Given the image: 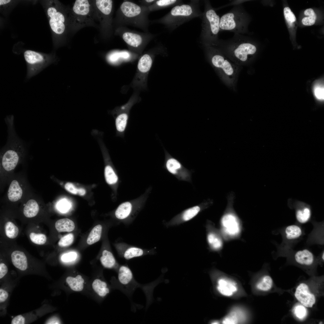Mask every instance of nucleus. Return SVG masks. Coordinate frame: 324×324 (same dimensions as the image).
I'll return each instance as SVG.
<instances>
[{
  "mask_svg": "<svg viewBox=\"0 0 324 324\" xmlns=\"http://www.w3.org/2000/svg\"><path fill=\"white\" fill-rule=\"evenodd\" d=\"M217 44L220 52L238 65L251 61L257 51L256 44L251 37L242 34H234L232 38Z\"/></svg>",
  "mask_w": 324,
  "mask_h": 324,
  "instance_id": "1",
  "label": "nucleus"
},
{
  "mask_svg": "<svg viewBox=\"0 0 324 324\" xmlns=\"http://www.w3.org/2000/svg\"><path fill=\"white\" fill-rule=\"evenodd\" d=\"M251 21V16L242 4L235 5L220 18V31H230L234 34H249Z\"/></svg>",
  "mask_w": 324,
  "mask_h": 324,
  "instance_id": "2",
  "label": "nucleus"
},
{
  "mask_svg": "<svg viewBox=\"0 0 324 324\" xmlns=\"http://www.w3.org/2000/svg\"><path fill=\"white\" fill-rule=\"evenodd\" d=\"M118 279L124 293L128 296H130L137 288H142L146 297L147 305H149L152 300V284L141 285L138 283L135 279L131 270L126 265H121L119 267Z\"/></svg>",
  "mask_w": 324,
  "mask_h": 324,
  "instance_id": "3",
  "label": "nucleus"
},
{
  "mask_svg": "<svg viewBox=\"0 0 324 324\" xmlns=\"http://www.w3.org/2000/svg\"><path fill=\"white\" fill-rule=\"evenodd\" d=\"M24 57L27 65L26 79L35 76L51 63L52 56L32 50H27L23 53Z\"/></svg>",
  "mask_w": 324,
  "mask_h": 324,
  "instance_id": "4",
  "label": "nucleus"
},
{
  "mask_svg": "<svg viewBox=\"0 0 324 324\" xmlns=\"http://www.w3.org/2000/svg\"><path fill=\"white\" fill-rule=\"evenodd\" d=\"M147 7L143 8L130 1L124 2L120 7V15L124 24L140 26L141 22L146 19V13L148 11Z\"/></svg>",
  "mask_w": 324,
  "mask_h": 324,
  "instance_id": "5",
  "label": "nucleus"
},
{
  "mask_svg": "<svg viewBox=\"0 0 324 324\" xmlns=\"http://www.w3.org/2000/svg\"><path fill=\"white\" fill-rule=\"evenodd\" d=\"M47 4L46 10L50 28L55 34H62L66 28L65 15L56 1H49Z\"/></svg>",
  "mask_w": 324,
  "mask_h": 324,
  "instance_id": "6",
  "label": "nucleus"
},
{
  "mask_svg": "<svg viewBox=\"0 0 324 324\" xmlns=\"http://www.w3.org/2000/svg\"><path fill=\"white\" fill-rule=\"evenodd\" d=\"M143 205V202L139 200L124 202L116 209L115 216L124 224H129L134 220Z\"/></svg>",
  "mask_w": 324,
  "mask_h": 324,
  "instance_id": "7",
  "label": "nucleus"
},
{
  "mask_svg": "<svg viewBox=\"0 0 324 324\" xmlns=\"http://www.w3.org/2000/svg\"><path fill=\"white\" fill-rule=\"evenodd\" d=\"M208 6L205 15L206 38L209 43L216 44L220 31V18L214 10Z\"/></svg>",
  "mask_w": 324,
  "mask_h": 324,
  "instance_id": "8",
  "label": "nucleus"
},
{
  "mask_svg": "<svg viewBox=\"0 0 324 324\" xmlns=\"http://www.w3.org/2000/svg\"><path fill=\"white\" fill-rule=\"evenodd\" d=\"M116 247L121 257L127 260L154 253L153 250L141 248L124 242L118 243Z\"/></svg>",
  "mask_w": 324,
  "mask_h": 324,
  "instance_id": "9",
  "label": "nucleus"
},
{
  "mask_svg": "<svg viewBox=\"0 0 324 324\" xmlns=\"http://www.w3.org/2000/svg\"><path fill=\"white\" fill-rule=\"evenodd\" d=\"M220 223L224 233L229 236H236L240 232L239 219L233 212H228L224 214L221 218Z\"/></svg>",
  "mask_w": 324,
  "mask_h": 324,
  "instance_id": "10",
  "label": "nucleus"
},
{
  "mask_svg": "<svg viewBox=\"0 0 324 324\" xmlns=\"http://www.w3.org/2000/svg\"><path fill=\"white\" fill-rule=\"evenodd\" d=\"M211 62L214 66L221 69L228 76L232 75L238 68V65L231 62L221 52L212 56Z\"/></svg>",
  "mask_w": 324,
  "mask_h": 324,
  "instance_id": "11",
  "label": "nucleus"
},
{
  "mask_svg": "<svg viewBox=\"0 0 324 324\" xmlns=\"http://www.w3.org/2000/svg\"><path fill=\"white\" fill-rule=\"evenodd\" d=\"M295 296L304 306L312 308L316 302L314 295L311 293L308 286L305 283L300 284L296 289Z\"/></svg>",
  "mask_w": 324,
  "mask_h": 324,
  "instance_id": "12",
  "label": "nucleus"
},
{
  "mask_svg": "<svg viewBox=\"0 0 324 324\" xmlns=\"http://www.w3.org/2000/svg\"><path fill=\"white\" fill-rule=\"evenodd\" d=\"M91 8L88 0H76L72 8V13L75 20L78 22L79 23H82L89 16Z\"/></svg>",
  "mask_w": 324,
  "mask_h": 324,
  "instance_id": "13",
  "label": "nucleus"
},
{
  "mask_svg": "<svg viewBox=\"0 0 324 324\" xmlns=\"http://www.w3.org/2000/svg\"><path fill=\"white\" fill-rule=\"evenodd\" d=\"M122 37L129 47L135 49L143 47L146 42L143 35L128 30L123 32Z\"/></svg>",
  "mask_w": 324,
  "mask_h": 324,
  "instance_id": "14",
  "label": "nucleus"
},
{
  "mask_svg": "<svg viewBox=\"0 0 324 324\" xmlns=\"http://www.w3.org/2000/svg\"><path fill=\"white\" fill-rule=\"evenodd\" d=\"M201 208L196 206L184 211L181 214L166 224V226L169 227L178 225L188 221L193 218L200 212Z\"/></svg>",
  "mask_w": 324,
  "mask_h": 324,
  "instance_id": "15",
  "label": "nucleus"
},
{
  "mask_svg": "<svg viewBox=\"0 0 324 324\" xmlns=\"http://www.w3.org/2000/svg\"><path fill=\"white\" fill-rule=\"evenodd\" d=\"M294 257L297 263L306 266L311 265L313 263L314 260L313 254L307 249L297 251L295 254Z\"/></svg>",
  "mask_w": 324,
  "mask_h": 324,
  "instance_id": "16",
  "label": "nucleus"
},
{
  "mask_svg": "<svg viewBox=\"0 0 324 324\" xmlns=\"http://www.w3.org/2000/svg\"><path fill=\"white\" fill-rule=\"evenodd\" d=\"M11 259L13 265L22 270H26L28 266L27 257L24 252L15 250L12 253Z\"/></svg>",
  "mask_w": 324,
  "mask_h": 324,
  "instance_id": "17",
  "label": "nucleus"
},
{
  "mask_svg": "<svg viewBox=\"0 0 324 324\" xmlns=\"http://www.w3.org/2000/svg\"><path fill=\"white\" fill-rule=\"evenodd\" d=\"M218 290L221 294L225 296H231L233 292L237 290L236 284L233 282L221 279L218 280Z\"/></svg>",
  "mask_w": 324,
  "mask_h": 324,
  "instance_id": "18",
  "label": "nucleus"
},
{
  "mask_svg": "<svg viewBox=\"0 0 324 324\" xmlns=\"http://www.w3.org/2000/svg\"><path fill=\"white\" fill-rule=\"evenodd\" d=\"M207 239L209 247L212 250L218 251L221 248L222 241L218 234L214 230L208 229Z\"/></svg>",
  "mask_w": 324,
  "mask_h": 324,
  "instance_id": "19",
  "label": "nucleus"
},
{
  "mask_svg": "<svg viewBox=\"0 0 324 324\" xmlns=\"http://www.w3.org/2000/svg\"><path fill=\"white\" fill-rule=\"evenodd\" d=\"M22 191L18 182L16 180H13L9 187L8 196L9 200L12 202H16L21 199Z\"/></svg>",
  "mask_w": 324,
  "mask_h": 324,
  "instance_id": "20",
  "label": "nucleus"
},
{
  "mask_svg": "<svg viewBox=\"0 0 324 324\" xmlns=\"http://www.w3.org/2000/svg\"><path fill=\"white\" fill-rule=\"evenodd\" d=\"M97 8L103 16L109 17L112 12L113 2L111 0H97L95 1Z\"/></svg>",
  "mask_w": 324,
  "mask_h": 324,
  "instance_id": "21",
  "label": "nucleus"
},
{
  "mask_svg": "<svg viewBox=\"0 0 324 324\" xmlns=\"http://www.w3.org/2000/svg\"><path fill=\"white\" fill-rule=\"evenodd\" d=\"M100 260L101 264L105 268H112L118 267L114 256L109 250H104L103 251Z\"/></svg>",
  "mask_w": 324,
  "mask_h": 324,
  "instance_id": "22",
  "label": "nucleus"
},
{
  "mask_svg": "<svg viewBox=\"0 0 324 324\" xmlns=\"http://www.w3.org/2000/svg\"><path fill=\"white\" fill-rule=\"evenodd\" d=\"M286 238L290 240H294L300 238L302 233L301 227L296 225L292 224L287 226L284 230Z\"/></svg>",
  "mask_w": 324,
  "mask_h": 324,
  "instance_id": "23",
  "label": "nucleus"
},
{
  "mask_svg": "<svg viewBox=\"0 0 324 324\" xmlns=\"http://www.w3.org/2000/svg\"><path fill=\"white\" fill-rule=\"evenodd\" d=\"M55 227L59 232H70L74 230L75 226L73 221L65 218L57 220L55 223Z\"/></svg>",
  "mask_w": 324,
  "mask_h": 324,
  "instance_id": "24",
  "label": "nucleus"
},
{
  "mask_svg": "<svg viewBox=\"0 0 324 324\" xmlns=\"http://www.w3.org/2000/svg\"><path fill=\"white\" fill-rule=\"evenodd\" d=\"M39 211V206L34 200H29L26 204L23 210L24 215L27 218H32L36 216Z\"/></svg>",
  "mask_w": 324,
  "mask_h": 324,
  "instance_id": "25",
  "label": "nucleus"
},
{
  "mask_svg": "<svg viewBox=\"0 0 324 324\" xmlns=\"http://www.w3.org/2000/svg\"><path fill=\"white\" fill-rule=\"evenodd\" d=\"M92 287L94 291L101 297L105 296L110 292L106 283L99 279L94 280Z\"/></svg>",
  "mask_w": 324,
  "mask_h": 324,
  "instance_id": "26",
  "label": "nucleus"
},
{
  "mask_svg": "<svg viewBox=\"0 0 324 324\" xmlns=\"http://www.w3.org/2000/svg\"><path fill=\"white\" fill-rule=\"evenodd\" d=\"M66 282L73 291L79 292L83 289L84 280L80 275L75 278L68 277L66 279Z\"/></svg>",
  "mask_w": 324,
  "mask_h": 324,
  "instance_id": "27",
  "label": "nucleus"
},
{
  "mask_svg": "<svg viewBox=\"0 0 324 324\" xmlns=\"http://www.w3.org/2000/svg\"><path fill=\"white\" fill-rule=\"evenodd\" d=\"M152 60L150 56L148 54L143 55L139 59L137 65L138 69L140 72L146 73L151 67Z\"/></svg>",
  "mask_w": 324,
  "mask_h": 324,
  "instance_id": "28",
  "label": "nucleus"
},
{
  "mask_svg": "<svg viewBox=\"0 0 324 324\" xmlns=\"http://www.w3.org/2000/svg\"><path fill=\"white\" fill-rule=\"evenodd\" d=\"M192 13L191 7L188 4H183L174 7L171 10L170 13L173 16H188Z\"/></svg>",
  "mask_w": 324,
  "mask_h": 324,
  "instance_id": "29",
  "label": "nucleus"
},
{
  "mask_svg": "<svg viewBox=\"0 0 324 324\" xmlns=\"http://www.w3.org/2000/svg\"><path fill=\"white\" fill-rule=\"evenodd\" d=\"M102 230V227L100 224L94 227L87 238V243L89 245H91L98 241L101 237Z\"/></svg>",
  "mask_w": 324,
  "mask_h": 324,
  "instance_id": "30",
  "label": "nucleus"
},
{
  "mask_svg": "<svg viewBox=\"0 0 324 324\" xmlns=\"http://www.w3.org/2000/svg\"><path fill=\"white\" fill-rule=\"evenodd\" d=\"M104 176L106 183L109 185H114L118 182V176L110 165H107L105 167Z\"/></svg>",
  "mask_w": 324,
  "mask_h": 324,
  "instance_id": "31",
  "label": "nucleus"
},
{
  "mask_svg": "<svg viewBox=\"0 0 324 324\" xmlns=\"http://www.w3.org/2000/svg\"><path fill=\"white\" fill-rule=\"evenodd\" d=\"M311 214L310 209L308 207H304L298 209L296 211V218L300 223L304 224L309 220L310 218Z\"/></svg>",
  "mask_w": 324,
  "mask_h": 324,
  "instance_id": "32",
  "label": "nucleus"
},
{
  "mask_svg": "<svg viewBox=\"0 0 324 324\" xmlns=\"http://www.w3.org/2000/svg\"><path fill=\"white\" fill-rule=\"evenodd\" d=\"M128 115L125 113H123L118 115L116 117L115 124L117 130L119 132H123L126 127Z\"/></svg>",
  "mask_w": 324,
  "mask_h": 324,
  "instance_id": "33",
  "label": "nucleus"
},
{
  "mask_svg": "<svg viewBox=\"0 0 324 324\" xmlns=\"http://www.w3.org/2000/svg\"><path fill=\"white\" fill-rule=\"evenodd\" d=\"M304 14L308 17H305L302 20V23L305 26H310L314 25L316 19V15L313 10L311 8L306 9Z\"/></svg>",
  "mask_w": 324,
  "mask_h": 324,
  "instance_id": "34",
  "label": "nucleus"
},
{
  "mask_svg": "<svg viewBox=\"0 0 324 324\" xmlns=\"http://www.w3.org/2000/svg\"><path fill=\"white\" fill-rule=\"evenodd\" d=\"M5 230L6 235L9 238H15L18 235V228L11 222L8 221L6 223Z\"/></svg>",
  "mask_w": 324,
  "mask_h": 324,
  "instance_id": "35",
  "label": "nucleus"
},
{
  "mask_svg": "<svg viewBox=\"0 0 324 324\" xmlns=\"http://www.w3.org/2000/svg\"><path fill=\"white\" fill-rule=\"evenodd\" d=\"M273 281L271 278L269 276H264L261 280L257 283L256 287L260 290L267 291L272 287Z\"/></svg>",
  "mask_w": 324,
  "mask_h": 324,
  "instance_id": "36",
  "label": "nucleus"
},
{
  "mask_svg": "<svg viewBox=\"0 0 324 324\" xmlns=\"http://www.w3.org/2000/svg\"><path fill=\"white\" fill-rule=\"evenodd\" d=\"M166 166L168 170L172 174H175L181 167L180 163L174 158L169 159L166 163Z\"/></svg>",
  "mask_w": 324,
  "mask_h": 324,
  "instance_id": "37",
  "label": "nucleus"
},
{
  "mask_svg": "<svg viewBox=\"0 0 324 324\" xmlns=\"http://www.w3.org/2000/svg\"><path fill=\"white\" fill-rule=\"evenodd\" d=\"M57 209L60 212L64 213L68 212L71 207V202L68 200L64 198L60 200L56 205Z\"/></svg>",
  "mask_w": 324,
  "mask_h": 324,
  "instance_id": "38",
  "label": "nucleus"
},
{
  "mask_svg": "<svg viewBox=\"0 0 324 324\" xmlns=\"http://www.w3.org/2000/svg\"><path fill=\"white\" fill-rule=\"evenodd\" d=\"M65 189L70 193L75 195L83 196L86 193V190L83 188H77L74 185L70 182H67L65 185Z\"/></svg>",
  "mask_w": 324,
  "mask_h": 324,
  "instance_id": "39",
  "label": "nucleus"
},
{
  "mask_svg": "<svg viewBox=\"0 0 324 324\" xmlns=\"http://www.w3.org/2000/svg\"><path fill=\"white\" fill-rule=\"evenodd\" d=\"M29 237L32 242L38 245L44 244L46 242L47 239L45 235L43 234H37L33 232L30 233Z\"/></svg>",
  "mask_w": 324,
  "mask_h": 324,
  "instance_id": "40",
  "label": "nucleus"
},
{
  "mask_svg": "<svg viewBox=\"0 0 324 324\" xmlns=\"http://www.w3.org/2000/svg\"><path fill=\"white\" fill-rule=\"evenodd\" d=\"M74 239L73 234L72 233H69L61 238L58 244L59 246L61 247H68L72 244Z\"/></svg>",
  "mask_w": 324,
  "mask_h": 324,
  "instance_id": "41",
  "label": "nucleus"
},
{
  "mask_svg": "<svg viewBox=\"0 0 324 324\" xmlns=\"http://www.w3.org/2000/svg\"><path fill=\"white\" fill-rule=\"evenodd\" d=\"M294 314L298 319L302 320L306 316L307 311L306 308L303 305H298L295 307L294 309Z\"/></svg>",
  "mask_w": 324,
  "mask_h": 324,
  "instance_id": "42",
  "label": "nucleus"
},
{
  "mask_svg": "<svg viewBox=\"0 0 324 324\" xmlns=\"http://www.w3.org/2000/svg\"><path fill=\"white\" fill-rule=\"evenodd\" d=\"M284 14L285 18L289 24H292L296 20V17L290 8L286 7L284 9Z\"/></svg>",
  "mask_w": 324,
  "mask_h": 324,
  "instance_id": "43",
  "label": "nucleus"
},
{
  "mask_svg": "<svg viewBox=\"0 0 324 324\" xmlns=\"http://www.w3.org/2000/svg\"><path fill=\"white\" fill-rule=\"evenodd\" d=\"M77 257V254L75 252H71L65 254L61 257V260L64 262H69L75 260Z\"/></svg>",
  "mask_w": 324,
  "mask_h": 324,
  "instance_id": "44",
  "label": "nucleus"
},
{
  "mask_svg": "<svg viewBox=\"0 0 324 324\" xmlns=\"http://www.w3.org/2000/svg\"><path fill=\"white\" fill-rule=\"evenodd\" d=\"M238 322L237 317L234 313H231L226 316L223 320L222 323L224 324H235Z\"/></svg>",
  "mask_w": 324,
  "mask_h": 324,
  "instance_id": "45",
  "label": "nucleus"
},
{
  "mask_svg": "<svg viewBox=\"0 0 324 324\" xmlns=\"http://www.w3.org/2000/svg\"><path fill=\"white\" fill-rule=\"evenodd\" d=\"M176 1V0H159L157 1L154 5L150 6H157L159 7H164L172 4L175 3Z\"/></svg>",
  "mask_w": 324,
  "mask_h": 324,
  "instance_id": "46",
  "label": "nucleus"
},
{
  "mask_svg": "<svg viewBox=\"0 0 324 324\" xmlns=\"http://www.w3.org/2000/svg\"><path fill=\"white\" fill-rule=\"evenodd\" d=\"M324 87L320 86L315 88L314 92L316 97L319 99H324Z\"/></svg>",
  "mask_w": 324,
  "mask_h": 324,
  "instance_id": "47",
  "label": "nucleus"
},
{
  "mask_svg": "<svg viewBox=\"0 0 324 324\" xmlns=\"http://www.w3.org/2000/svg\"><path fill=\"white\" fill-rule=\"evenodd\" d=\"M25 319L21 315H18L13 318L11 322V324H24Z\"/></svg>",
  "mask_w": 324,
  "mask_h": 324,
  "instance_id": "48",
  "label": "nucleus"
},
{
  "mask_svg": "<svg viewBox=\"0 0 324 324\" xmlns=\"http://www.w3.org/2000/svg\"><path fill=\"white\" fill-rule=\"evenodd\" d=\"M8 268L7 266L4 263L0 264V278H2L7 273Z\"/></svg>",
  "mask_w": 324,
  "mask_h": 324,
  "instance_id": "49",
  "label": "nucleus"
},
{
  "mask_svg": "<svg viewBox=\"0 0 324 324\" xmlns=\"http://www.w3.org/2000/svg\"><path fill=\"white\" fill-rule=\"evenodd\" d=\"M8 292L4 290L0 289V302H4L8 297Z\"/></svg>",
  "mask_w": 324,
  "mask_h": 324,
  "instance_id": "50",
  "label": "nucleus"
},
{
  "mask_svg": "<svg viewBox=\"0 0 324 324\" xmlns=\"http://www.w3.org/2000/svg\"><path fill=\"white\" fill-rule=\"evenodd\" d=\"M249 1H251V0H234L231 2L227 4L224 6V7H226L227 6H230L231 5H236L240 4H242L244 2H245Z\"/></svg>",
  "mask_w": 324,
  "mask_h": 324,
  "instance_id": "51",
  "label": "nucleus"
},
{
  "mask_svg": "<svg viewBox=\"0 0 324 324\" xmlns=\"http://www.w3.org/2000/svg\"><path fill=\"white\" fill-rule=\"evenodd\" d=\"M60 321L57 318H52L47 321L46 324H60Z\"/></svg>",
  "mask_w": 324,
  "mask_h": 324,
  "instance_id": "52",
  "label": "nucleus"
},
{
  "mask_svg": "<svg viewBox=\"0 0 324 324\" xmlns=\"http://www.w3.org/2000/svg\"><path fill=\"white\" fill-rule=\"evenodd\" d=\"M154 1H155L153 0H146L144 1L145 2H146L147 3H151L152 2H153Z\"/></svg>",
  "mask_w": 324,
  "mask_h": 324,
  "instance_id": "53",
  "label": "nucleus"
},
{
  "mask_svg": "<svg viewBox=\"0 0 324 324\" xmlns=\"http://www.w3.org/2000/svg\"><path fill=\"white\" fill-rule=\"evenodd\" d=\"M212 324H218L219 322L218 321H214L212 322Z\"/></svg>",
  "mask_w": 324,
  "mask_h": 324,
  "instance_id": "54",
  "label": "nucleus"
},
{
  "mask_svg": "<svg viewBox=\"0 0 324 324\" xmlns=\"http://www.w3.org/2000/svg\"><path fill=\"white\" fill-rule=\"evenodd\" d=\"M322 259L323 260H324V252H323L322 254Z\"/></svg>",
  "mask_w": 324,
  "mask_h": 324,
  "instance_id": "55",
  "label": "nucleus"
},
{
  "mask_svg": "<svg viewBox=\"0 0 324 324\" xmlns=\"http://www.w3.org/2000/svg\"><path fill=\"white\" fill-rule=\"evenodd\" d=\"M322 322H320V323H319V324H322Z\"/></svg>",
  "mask_w": 324,
  "mask_h": 324,
  "instance_id": "56",
  "label": "nucleus"
}]
</instances>
